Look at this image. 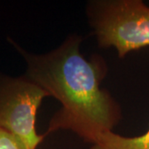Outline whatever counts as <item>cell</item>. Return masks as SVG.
I'll return each mask as SVG.
<instances>
[{"instance_id":"cell-4","label":"cell","mask_w":149,"mask_h":149,"mask_svg":"<svg viewBox=\"0 0 149 149\" xmlns=\"http://www.w3.org/2000/svg\"><path fill=\"white\" fill-rule=\"evenodd\" d=\"M91 149H149V127L146 133L137 137H124L113 131L100 133Z\"/></svg>"},{"instance_id":"cell-1","label":"cell","mask_w":149,"mask_h":149,"mask_svg":"<svg viewBox=\"0 0 149 149\" xmlns=\"http://www.w3.org/2000/svg\"><path fill=\"white\" fill-rule=\"evenodd\" d=\"M8 41L25 60L24 75L61 103L49 121L46 137L70 130L92 144L100 133L113 131L121 121L118 102L101 88L108 71L106 61L100 55L86 58L80 52L81 36L72 34L44 54L30 53Z\"/></svg>"},{"instance_id":"cell-3","label":"cell","mask_w":149,"mask_h":149,"mask_svg":"<svg viewBox=\"0 0 149 149\" xmlns=\"http://www.w3.org/2000/svg\"><path fill=\"white\" fill-rule=\"evenodd\" d=\"M46 91L25 75L0 73V128L20 139L29 149H37L46 138L36 128L37 111Z\"/></svg>"},{"instance_id":"cell-5","label":"cell","mask_w":149,"mask_h":149,"mask_svg":"<svg viewBox=\"0 0 149 149\" xmlns=\"http://www.w3.org/2000/svg\"><path fill=\"white\" fill-rule=\"evenodd\" d=\"M0 149H29L21 139L0 128Z\"/></svg>"},{"instance_id":"cell-2","label":"cell","mask_w":149,"mask_h":149,"mask_svg":"<svg viewBox=\"0 0 149 149\" xmlns=\"http://www.w3.org/2000/svg\"><path fill=\"white\" fill-rule=\"evenodd\" d=\"M86 15L98 45L119 58L149 47V7L142 0H92Z\"/></svg>"}]
</instances>
